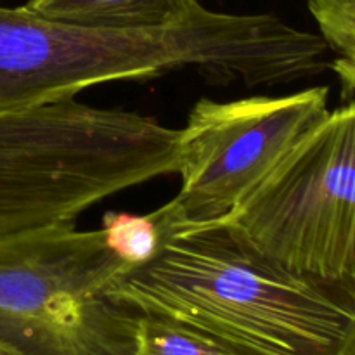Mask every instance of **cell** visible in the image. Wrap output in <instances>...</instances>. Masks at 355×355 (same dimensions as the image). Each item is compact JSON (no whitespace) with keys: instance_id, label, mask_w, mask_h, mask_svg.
<instances>
[{"instance_id":"obj_7","label":"cell","mask_w":355,"mask_h":355,"mask_svg":"<svg viewBox=\"0 0 355 355\" xmlns=\"http://www.w3.org/2000/svg\"><path fill=\"white\" fill-rule=\"evenodd\" d=\"M26 9L47 19L104 30H155L189 19L198 0H28Z\"/></svg>"},{"instance_id":"obj_1","label":"cell","mask_w":355,"mask_h":355,"mask_svg":"<svg viewBox=\"0 0 355 355\" xmlns=\"http://www.w3.org/2000/svg\"><path fill=\"white\" fill-rule=\"evenodd\" d=\"M319 33L270 14L214 12L155 30L59 23L26 7H0V113L71 99L87 87L155 78L194 66L246 85H276L324 71Z\"/></svg>"},{"instance_id":"obj_3","label":"cell","mask_w":355,"mask_h":355,"mask_svg":"<svg viewBox=\"0 0 355 355\" xmlns=\"http://www.w3.org/2000/svg\"><path fill=\"white\" fill-rule=\"evenodd\" d=\"M179 130L71 99L0 113V241L175 173Z\"/></svg>"},{"instance_id":"obj_2","label":"cell","mask_w":355,"mask_h":355,"mask_svg":"<svg viewBox=\"0 0 355 355\" xmlns=\"http://www.w3.org/2000/svg\"><path fill=\"white\" fill-rule=\"evenodd\" d=\"M111 293L241 355H340L355 342L345 295L291 270L222 220L170 234Z\"/></svg>"},{"instance_id":"obj_10","label":"cell","mask_w":355,"mask_h":355,"mask_svg":"<svg viewBox=\"0 0 355 355\" xmlns=\"http://www.w3.org/2000/svg\"><path fill=\"white\" fill-rule=\"evenodd\" d=\"M132 355H241L224 343L168 319L141 315Z\"/></svg>"},{"instance_id":"obj_13","label":"cell","mask_w":355,"mask_h":355,"mask_svg":"<svg viewBox=\"0 0 355 355\" xmlns=\"http://www.w3.org/2000/svg\"><path fill=\"white\" fill-rule=\"evenodd\" d=\"M352 305H354V311H355V297H354V300H352Z\"/></svg>"},{"instance_id":"obj_6","label":"cell","mask_w":355,"mask_h":355,"mask_svg":"<svg viewBox=\"0 0 355 355\" xmlns=\"http://www.w3.org/2000/svg\"><path fill=\"white\" fill-rule=\"evenodd\" d=\"M328 87L229 103L201 99L177 135L182 187L159 207L166 236L224 220L243 198L328 114Z\"/></svg>"},{"instance_id":"obj_12","label":"cell","mask_w":355,"mask_h":355,"mask_svg":"<svg viewBox=\"0 0 355 355\" xmlns=\"http://www.w3.org/2000/svg\"><path fill=\"white\" fill-rule=\"evenodd\" d=\"M340 355H355V342L352 343V345L349 347V349H347V350H343V352L340 354Z\"/></svg>"},{"instance_id":"obj_11","label":"cell","mask_w":355,"mask_h":355,"mask_svg":"<svg viewBox=\"0 0 355 355\" xmlns=\"http://www.w3.org/2000/svg\"><path fill=\"white\" fill-rule=\"evenodd\" d=\"M0 355H21V354H19V352H16V350L9 349V347L0 345Z\"/></svg>"},{"instance_id":"obj_4","label":"cell","mask_w":355,"mask_h":355,"mask_svg":"<svg viewBox=\"0 0 355 355\" xmlns=\"http://www.w3.org/2000/svg\"><path fill=\"white\" fill-rule=\"evenodd\" d=\"M130 269L75 222L0 241V345L21 355H132L141 312L111 293Z\"/></svg>"},{"instance_id":"obj_5","label":"cell","mask_w":355,"mask_h":355,"mask_svg":"<svg viewBox=\"0 0 355 355\" xmlns=\"http://www.w3.org/2000/svg\"><path fill=\"white\" fill-rule=\"evenodd\" d=\"M222 222L291 270L352 302L355 101L328 111Z\"/></svg>"},{"instance_id":"obj_8","label":"cell","mask_w":355,"mask_h":355,"mask_svg":"<svg viewBox=\"0 0 355 355\" xmlns=\"http://www.w3.org/2000/svg\"><path fill=\"white\" fill-rule=\"evenodd\" d=\"M101 231L107 248L130 267L149 262L166 239V232L156 210L148 215L110 211L104 215Z\"/></svg>"},{"instance_id":"obj_9","label":"cell","mask_w":355,"mask_h":355,"mask_svg":"<svg viewBox=\"0 0 355 355\" xmlns=\"http://www.w3.org/2000/svg\"><path fill=\"white\" fill-rule=\"evenodd\" d=\"M307 6L335 54L329 66L347 89L355 90V0H307Z\"/></svg>"}]
</instances>
